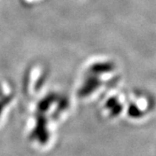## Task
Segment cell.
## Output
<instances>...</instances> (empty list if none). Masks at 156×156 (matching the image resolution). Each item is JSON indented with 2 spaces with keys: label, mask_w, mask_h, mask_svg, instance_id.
<instances>
[{
  "label": "cell",
  "mask_w": 156,
  "mask_h": 156,
  "mask_svg": "<svg viewBox=\"0 0 156 156\" xmlns=\"http://www.w3.org/2000/svg\"><path fill=\"white\" fill-rule=\"evenodd\" d=\"M30 139H37L41 144H45L49 139V133L46 129V119L44 116H39L37 125L30 134Z\"/></svg>",
  "instance_id": "1"
},
{
  "label": "cell",
  "mask_w": 156,
  "mask_h": 156,
  "mask_svg": "<svg viewBox=\"0 0 156 156\" xmlns=\"http://www.w3.org/2000/svg\"><path fill=\"white\" fill-rule=\"evenodd\" d=\"M128 114L129 116L133 117V118H139L143 115V113L140 110L139 108L135 105H130V107L128 108Z\"/></svg>",
  "instance_id": "2"
},
{
  "label": "cell",
  "mask_w": 156,
  "mask_h": 156,
  "mask_svg": "<svg viewBox=\"0 0 156 156\" xmlns=\"http://www.w3.org/2000/svg\"><path fill=\"white\" fill-rule=\"evenodd\" d=\"M54 101V98H53V96L51 97H48L47 99H44V100H43L41 102H40V104H39V110L42 112H44L46 110H48V108H49V107H50V103Z\"/></svg>",
  "instance_id": "3"
},
{
  "label": "cell",
  "mask_w": 156,
  "mask_h": 156,
  "mask_svg": "<svg viewBox=\"0 0 156 156\" xmlns=\"http://www.w3.org/2000/svg\"><path fill=\"white\" fill-rule=\"evenodd\" d=\"M122 105L117 103L111 108V115L113 116H116L122 112Z\"/></svg>",
  "instance_id": "4"
},
{
  "label": "cell",
  "mask_w": 156,
  "mask_h": 156,
  "mask_svg": "<svg viewBox=\"0 0 156 156\" xmlns=\"http://www.w3.org/2000/svg\"><path fill=\"white\" fill-rule=\"evenodd\" d=\"M117 103H118V102H117L116 98H111V99H109V100L108 101L106 106L108 107V108H112L115 106V104H117Z\"/></svg>",
  "instance_id": "5"
},
{
  "label": "cell",
  "mask_w": 156,
  "mask_h": 156,
  "mask_svg": "<svg viewBox=\"0 0 156 156\" xmlns=\"http://www.w3.org/2000/svg\"><path fill=\"white\" fill-rule=\"evenodd\" d=\"M9 101H10V98H5V99H3L2 101H0V115H1V113L3 111L5 106Z\"/></svg>",
  "instance_id": "6"
}]
</instances>
